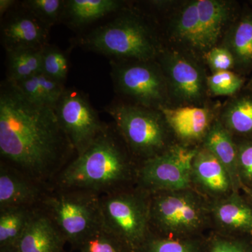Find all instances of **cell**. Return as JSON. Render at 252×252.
Here are the masks:
<instances>
[{
    "label": "cell",
    "mask_w": 252,
    "mask_h": 252,
    "mask_svg": "<svg viewBox=\"0 0 252 252\" xmlns=\"http://www.w3.org/2000/svg\"><path fill=\"white\" fill-rule=\"evenodd\" d=\"M0 154L1 162L49 187L76 157L54 107L32 102L6 79L0 86Z\"/></svg>",
    "instance_id": "6da1fadb"
},
{
    "label": "cell",
    "mask_w": 252,
    "mask_h": 252,
    "mask_svg": "<svg viewBox=\"0 0 252 252\" xmlns=\"http://www.w3.org/2000/svg\"><path fill=\"white\" fill-rule=\"evenodd\" d=\"M130 151L115 126H107L81 155L75 157L55 179L52 187L85 190L104 195L121 189L137 180Z\"/></svg>",
    "instance_id": "7a4b0ae2"
},
{
    "label": "cell",
    "mask_w": 252,
    "mask_h": 252,
    "mask_svg": "<svg viewBox=\"0 0 252 252\" xmlns=\"http://www.w3.org/2000/svg\"><path fill=\"white\" fill-rule=\"evenodd\" d=\"M77 41L78 45L112 61H156L161 51L155 30L141 15L124 8Z\"/></svg>",
    "instance_id": "3957f363"
},
{
    "label": "cell",
    "mask_w": 252,
    "mask_h": 252,
    "mask_svg": "<svg viewBox=\"0 0 252 252\" xmlns=\"http://www.w3.org/2000/svg\"><path fill=\"white\" fill-rule=\"evenodd\" d=\"M105 111L134 158L141 162L171 147V130L161 112L124 101L112 102Z\"/></svg>",
    "instance_id": "277c9868"
},
{
    "label": "cell",
    "mask_w": 252,
    "mask_h": 252,
    "mask_svg": "<svg viewBox=\"0 0 252 252\" xmlns=\"http://www.w3.org/2000/svg\"><path fill=\"white\" fill-rule=\"evenodd\" d=\"M208 208L191 189L149 193V225L153 234L195 236L205 225Z\"/></svg>",
    "instance_id": "5b68a950"
},
{
    "label": "cell",
    "mask_w": 252,
    "mask_h": 252,
    "mask_svg": "<svg viewBox=\"0 0 252 252\" xmlns=\"http://www.w3.org/2000/svg\"><path fill=\"white\" fill-rule=\"evenodd\" d=\"M102 223L132 252L151 234L149 193L124 189L100 195Z\"/></svg>",
    "instance_id": "8992f818"
},
{
    "label": "cell",
    "mask_w": 252,
    "mask_h": 252,
    "mask_svg": "<svg viewBox=\"0 0 252 252\" xmlns=\"http://www.w3.org/2000/svg\"><path fill=\"white\" fill-rule=\"evenodd\" d=\"M41 207L66 243L75 248L102 223L98 194L51 187Z\"/></svg>",
    "instance_id": "52a82bcc"
},
{
    "label": "cell",
    "mask_w": 252,
    "mask_h": 252,
    "mask_svg": "<svg viewBox=\"0 0 252 252\" xmlns=\"http://www.w3.org/2000/svg\"><path fill=\"white\" fill-rule=\"evenodd\" d=\"M114 90L127 103L159 109L169 106L168 88L161 66L156 61H112Z\"/></svg>",
    "instance_id": "ba28073f"
},
{
    "label": "cell",
    "mask_w": 252,
    "mask_h": 252,
    "mask_svg": "<svg viewBox=\"0 0 252 252\" xmlns=\"http://www.w3.org/2000/svg\"><path fill=\"white\" fill-rule=\"evenodd\" d=\"M197 150L185 144H176L141 162L137 177L139 188L148 193L190 189L192 164Z\"/></svg>",
    "instance_id": "9c48e42d"
},
{
    "label": "cell",
    "mask_w": 252,
    "mask_h": 252,
    "mask_svg": "<svg viewBox=\"0 0 252 252\" xmlns=\"http://www.w3.org/2000/svg\"><path fill=\"white\" fill-rule=\"evenodd\" d=\"M157 61L166 79L170 103L177 107L201 106L207 91L203 68L189 55L177 51L161 50Z\"/></svg>",
    "instance_id": "30bf717a"
},
{
    "label": "cell",
    "mask_w": 252,
    "mask_h": 252,
    "mask_svg": "<svg viewBox=\"0 0 252 252\" xmlns=\"http://www.w3.org/2000/svg\"><path fill=\"white\" fill-rule=\"evenodd\" d=\"M54 108L76 157L84 153L108 126L99 119L87 96L77 89H65Z\"/></svg>",
    "instance_id": "8fae6325"
},
{
    "label": "cell",
    "mask_w": 252,
    "mask_h": 252,
    "mask_svg": "<svg viewBox=\"0 0 252 252\" xmlns=\"http://www.w3.org/2000/svg\"><path fill=\"white\" fill-rule=\"evenodd\" d=\"M49 27L25 9L13 8L1 24V41L6 51L41 49L49 44Z\"/></svg>",
    "instance_id": "7c38bea8"
},
{
    "label": "cell",
    "mask_w": 252,
    "mask_h": 252,
    "mask_svg": "<svg viewBox=\"0 0 252 252\" xmlns=\"http://www.w3.org/2000/svg\"><path fill=\"white\" fill-rule=\"evenodd\" d=\"M51 188L1 161L0 210L9 207H41Z\"/></svg>",
    "instance_id": "4fadbf2b"
},
{
    "label": "cell",
    "mask_w": 252,
    "mask_h": 252,
    "mask_svg": "<svg viewBox=\"0 0 252 252\" xmlns=\"http://www.w3.org/2000/svg\"><path fill=\"white\" fill-rule=\"evenodd\" d=\"M158 110L172 134L186 146L203 141L215 121L212 109L203 106H165Z\"/></svg>",
    "instance_id": "5bb4252c"
},
{
    "label": "cell",
    "mask_w": 252,
    "mask_h": 252,
    "mask_svg": "<svg viewBox=\"0 0 252 252\" xmlns=\"http://www.w3.org/2000/svg\"><path fill=\"white\" fill-rule=\"evenodd\" d=\"M65 240L42 207L33 210L16 248L19 252H63Z\"/></svg>",
    "instance_id": "9a60e30c"
},
{
    "label": "cell",
    "mask_w": 252,
    "mask_h": 252,
    "mask_svg": "<svg viewBox=\"0 0 252 252\" xmlns=\"http://www.w3.org/2000/svg\"><path fill=\"white\" fill-rule=\"evenodd\" d=\"M192 180L202 191L217 199L233 192L231 179L224 166L204 147L198 149L194 157Z\"/></svg>",
    "instance_id": "2e32d148"
},
{
    "label": "cell",
    "mask_w": 252,
    "mask_h": 252,
    "mask_svg": "<svg viewBox=\"0 0 252 252\" xmlns=\"http://www.w3.org/2000/svg\"><path fill=\"white\" fill-rule=\"evenodd\" d=\"M217 200L210 211L217 225L227 233H252V207L238 193Z\"/></svg>",
    "instance_id": "e0dca14e"
},
{
    "label": "cell",
    "mask_w": 252,
    "mask_h": 252,
    "mask_svg": "<svg viewBox=\"0 0 252 252\" xmlns=\"http://www.w3.org/2000/svg\"><path fill=\"white\" fill-rule=\"evenodd\" d=\"M203 147L218 159L228 172L233 185V192L238 193L240 180L238 168V147L220 120H215L205 139Z\"/></svg>",
    "instance_id": "ac0fdd59"
},
{
    "label": "cell",
    "mask_w": 252,
    "mask_h": 252,
    "mask_svg": "<svg viewBox=\"0 0 252 252\" xmlns=\"http://www.w3.org/2000/svg\"><path fill=\"white\" fill-rule=\"evenodd\" d=\"M124 8L125 3L117 0H67L61 21L69 27L81 28Z\"/></svg>",
    "instance_id": "d6986e66"
},
{
    "label": "cell",
    "mask_w": 252,
    "mask_h": 252,
    "mask_svg": "<svg viewBox=\"0 0 252 252\" xmlns=\"http://www.w3.org/2000/svg\"><path fill=\"white\" fill-rule=\"evenodd\" d=\"M204 51L217 46L230 17V3L220 0H196Z\"/></svg>",
    "instance_id": "ffe728a7"
},
{
    "label": "cell",
    "mask_w": 252,
    "mask_h": 252,
    "mask_svg": "<svg viewBox=\"0 0 252 252\" xmlns=\"http://www.w3.org/2000/svg\"><path fill=\"white\" fill-rule=\"evenodd\" d=\"M172 28L177 41L205 54L196 0L187 1L181 6L174 17Z\"/></svg>",
    "instance_id": "44dd1931"
},
{
    "label": "cell",
    "mask_w": 252,
    "mask_h": 252,
    "mask_svg": "<svg viewBox=\"0 0 252 252\" xmlns=\"http://www.w3.org/2000/svg\"><path fill=\"white\" fill-rule=\"evenodd\" d=\"M223 46L233 54L235 67H252V15L240 18L228 29Z\"/></svg>",
    "instance_id": "7402d4cb"
},
{
    "label": "cell",
    "mask_w": 252,
    "mask_h": 252,
    "mask_svg": "<svg viewBox=\"0 0 252 252\" xmlns=\"http://www.w3.org/2000/svg\"><path fill=\"white\" fill-rule=\"evenodd\" d=\"M14 84L32 102L53 107L65 90L64 84L51 79L42 72Z\"/></svg>",
    "instance_id": "603a6c76"
},
{
    "label": "cell",
    "mask_w": 252,
    "mask_h": 252,
    "mask_svg": "<svg viewBox=\"0 0 252 252\" xmlns=\"http://www.w3.org/2000/svg\"><path fill=\"white\" fill-rule=\"evenodd\" d=\"M43 49L6 51V80L17 83L41 72Z\"/></svg>",
    "instance_id": "cb8c5ba5"
},
{
    "label": "cell",
    "mask_w": 252,
    "mask_h": 252,
    "mask_svg": "<svg viewBox=\"0 0 252 252\" xmlns=\"http://www.w3.org/2000/svg\"><path fill=\"white\" fill-rule=\"evenodd\" d=\"M34 209L21 207L0 210V248L16 247Z\"/></svg>",
    "instance_id": "d4e9b609"
},
{
    "label": "cell",
    "mask_w": 252,
    "mask_h": 252,
    "mask_svg": "<svg viewBox=\"0 0 252 252\" xmlns=\"http://www.w3.org/2000/svg\"><path fill=\"white\" fill-rule=\"evenodd\" d=\"M220 122L230 133L252 135V98L237 97L225 105Z\"/></svg>",
    "instance_id": "484cf974"
},
{
    "label": "cell",
    "mask_w": 252,
    "mask_h": 252,
    "mask_svg": "<svg viewBox=\"0 0 252 252\" xmlns=\"http://www.w3.org/2000/svg\"><path fill=\"white\" fill-rule=\"evenodd\" d=\"M206 243L195 236L170 237L151 233L137 252H205Z\"/></svg>",
    "instance_id": "4316f807"
},
{
    "label": "cell",
    "mask_w": 252,
    "mask_h": 252,
    "mask_svg": "<svg viewBox=\"0 0 252 252\" xmlns=\"http://www.w3.org/2000/svg\"><path fill=\"white\" fill-rule=\"evenodd\" d=\"M79 252H132L101 223L77 245Z\"/></svg>",
    "instance_id": "83f0119b"
},
{
    "label": "cell",
    "mask_w": 252,
    "mask_h": 252,
    "mask_svg": "<svg viewBox=\"0 0 252 252\" xmlns=\"http://www.w3.org/2000/svg\"><path fill=\"white\" fill-rule=\"evenodd\" d=\"M68 67V59L64 52L49 44L44 46L41 54V72L51 79L64 84Z\"/></svg>",
    "instance_id": "f1b7e54d"
},
{
    "label": "cell",
    "mask_w": 252,
    "mask_h": 252,
    "mask_svg": "<svg viewBox=\"0 0 252 252\" xmlns=\"http://www.w3.org/2000/svg\"><path fill=\"white\" fill-rule=\"evenodd\" d=\"M64 1L63 0H26L22 1L21 5L51 28L61 21Z\"/></svg>",
    "instance_id": "f546056e"
},
{
    "label": "cell",
    "mask_w": 252,
    "mask_h": 252,
    "mask_svg": "<svg viewBox=\"0 0 252 252\" xmlns=\"http://www.w3.org/2000/svg\"><path fill=\"white\" fill-rule=\"evenodd\" d=\"M243 78L233 71L214 73L207 79L208 93L215 96H230L243 85Z\"/></svg>",
    "instance_id": "4dcf8cb0"
},
{
    "label": "cell",
    "mask_w": 252,
    "mask_h": 252,
    "mask_svg": "<svg viewBox=\"0 0 252 252\" xmlns=\"http://www.w3.org/2000/svg\"><path fill=\"white\" fill-rule=\"evenodd\" d=\"M205 61L212 74L225 71H231L235 67L234 57L225 46H215L204 54Z\"/></svg>",
    "instance_id": "1f68e13d"
},
{
    "label": "cell",
    "mask_w": 252,
    "mask_h": 252,
    "mask_svg": "<svg viewBox=\"0 0 252 252\" xmlns=\"http://www.w3.org/2000/svg\"><path fill=\"white\" fill-rule=\"evenodd\" d=\"M205 252H252V248L237 239L217 236L207 242Z\"/></svg>",
    "instance_id": "d6a6232c"
},
{
    "label": "cell",
    "mask_w": 252,
    "mask_h": 252,
    "mask_svg": "<svg viewBox=\"0 0 252 252\" xmlns=\"http://www.w3.org/2000/svg\"><path fill=\"white\" fill-rule=\"evenodd\" d=\"M237 147L240 182L252 184V142H243Z\"/></svg>",
    "instance_id": "836d02e7"
},
{
    "label": "cell",
    "mask_w": 252,
    "mask_h": 252,
    "mask_svg": "<svg viewBox=\"0 0 252 252\" xmlns=\"http://www.w3.org/2000/svg\"><path fill=\"white\" fill-rule=\"evenodd\" d=\"M16 4L15 0H1L0 1V16L4 17L5 15L7 14L9 11L14 8V5Z\"/></svg>",
    "instance_id": "e575fe53"
},
{
    "label": "cell",
    "mask_w": 252,
    "mask_h": 252,
    "mask_svg": "<svg viewBox=\"0 0 252 252\" xmlns=\"http://www.w3.org/2000/svg\"><path fill=\"white\" fill-rule=\"evenodd\" d=\"M0 252H19L16 247H10V248H0Z\"/></svg>",
    "instance_id": "d590c367"
},
{
    "label": "cell",
    "mask_w": 252,
    "mask_h": 252,
    "mask_svg": "<svg viewBox=\"0 0 252 252\" xmlns=\"http://www.w3.org/2000/svg\"><path fill=\"white\" fill-rule=\"evenodd\" d=\"M63 252H65V251H64H64H63Z\"/></svg>",
    "instance_id": "8d00e7d4"
}]
</instances>
